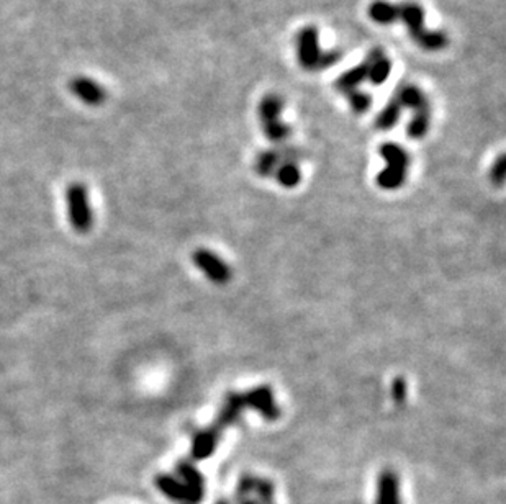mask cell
<instances>
[{
  "label": "cell",
  "mask_w": 506,
  "mask_h": 504,
  "mask_svg": "<svg viewBox=\"0 0 506 504\" xmlns=\"http://www.w3.org/2000/svg\"><path fill=\"white\" fill-rule=\"evenodd\" d=\"M303 154L300 149L297 148H279V149H269V151H262L261 154L256 157V164H254V170L261 177H272L275 169L279 168L282 162H299Z\"/></svg>",
  "instance_id": "obj_5"
},
{
  "label": "cell",
  "mask_w": 506,
  "mask_h": 504,
  "mask_svg": "<svg viewBox=\"0 0 506 504\" xmlns=\"http://www.w3.org/2000/svg\"><path fill=\"white\" fill-rule=\"evenodd\" d=\"M215 504H229V503L227 501V499H220V501H216Z\"/></svg>",
  "instance_id": "obj_28"
},
{
  "label": "cell",
  "mask_w": 506,
  "mask_h": 504,
  "mask_svg": "<svg viewBox=\"0 0 506 504\" xmlns=\"http://www.w3.org/2000/svg\"><path fill=\"white\" fill-rule=\"evenodd\" d=\"M369 59H371V66H369L367 80L378 87V85L385 84L392 74V61H390V58H387L382 48H373L369 53Z\"/></svg>",
  "instance_id": "obj_14"
},
{
  "label": "cell",
  "mask_w": 506,
  "mask_h": 504,
  "mask_svg": "<svg viewBox=\"0 0 506 504\" xmlns=\"http://www.w3.org/2000/svg\"><path fill=\"white\" fill-rule=\"evenodd\" d=\"M403 106L400 105L398 98L393 95V98L390 102H387V105L384 108L380 110V113L377 115L376 118V128L380 131H389L392 128L397 126L400 115H402Z\"/></svg>",
  "instance_id": "obj_20"
},
{
  "label": "cell",
  "mask_w": 506,
  "mask_h": 504,
  "mask_svg": "<svg viewBox=\"0 0 506 504\" xmlns=\"http://www.w3.org/2000/svg\"><path fill=\"white\" fill-rule=\"evenodd\" d=\"M156 488L169 498L171 501L177 504H189V493H187L184 483L176 475H169V473H159L154 480Z\"/></svg>",
  "instance_id": "obj_15"
},
{
  "label": "cell",
  "mask_w": 506,
  "mask_h": 504,
  "mask_svg": "<svg viewBox=\"0 0 506 504\" xmlns=\"http://www.w3.org/2000/svg\"><path fill=\"white\" fill-rule=\"evenodd\" d=\"M406 393H408V387H406L405 378H403V377L395 378L393 385H392V396H393L395 403H397V404L405 403Z\"/></svg>",
  "instance_id": "obj_26"
},
{
  "label": "cell",
  "mask_w": 506,
  "mask_h": 504,
  "mask_svg": "<svg viewBox=\"0 0 506 504\" xmlns=\"http://www.w3.org/2000/svg\"><path fill=\"white\" fill-rule=\"evenodd\" d=\"M274 177L277 182L286 189H293L301 181V172L297 162H282L277 169H275Z\"/></svg>",
  "instance_id": "obj_22"
},
{
  "label": "cell",
  "mask_w": 506,
  "mask_h": 504,
  "mask_svg": "<svg viewBox=\"0 0 506 504\" xmlns=\"http://www.w3.org/2000/svg\"><path fill=\"white\" fill-rule=\"evenodd\" d=\"M398 21L405 25L411 40H416L424 32V8L416 2L398 3Z\"/></svg>",
  "instance_id": "obj_10"
},
{
  "label": "cell",
  "mask_w": 506,
  "mask_h": 504,
  "mask_svg": "<svg viewBox=\"0 0 506 504\" xmlns=\"http://www.w3.org/2000/svg\"><path fill=\"white\" fill-rule=\"evenodd\" d=\"M262 131H264L266 138L272 141V143H282V141H286L288 136H290V128H288L282 119L262 125Z\"/></svg>",
  "instance_id": "obj_23"
},
{
  "label": "cell",
  "mask_w": 506,
  "mask_h": 504,
  "mask_svg": "<svg viewBox=\"0 0 506 504\" xmlns=\"http://www.w3.org/2000/svg\"><path fill=\"white\" fill-rule=\"evenodd\" d=\"M395 97L398 98L400 105H402L403 108H411L413 112L415 110L424 108V106H429L428 97L424 95V92L421 91L419 87H416V85H402L397 91V93H395Z\"/></svg>",
  "instance_id": "obj_18"
},
{
  "label": "cell",
  "mask_w": 506,
  "mask_h": 504,
  "mask_svg": "<svg viewBox=\"0 0 506 504\" xmlns=\"http://www.w3.org/2000/svg\"><path fill=\"white\" fill-rule=\"evenodd\" d=\"M66 202H67V218H69L72 229L80 234H86L91 231L93 225V215L86 185H82V183L79 182L71 183L66 192Z\"/></svg>",
  "instance_id": "obj_3"
},
{
  "label": "cell",
  "mask_w": 506,
  "mask_h": 504,
  "mask_svg": "<svg viewBox=\"0 0 506 504\" xmlns=\"http://www.w3.org/2000/svg\"><path fill=\"white\" fill-rule=\"evenodd\" d=\"M176 473L189 493V504L202 503L203 496H205V478L200 473V470L194 463L181 460L176 465Z\"/></svg>",
  "instance_id": "obj_7"
},
{
  "label": "cell",
  "mask_w": 506,
  "mask_h": 504,
  "mask_svg": "<svg viewBox=\"0 0 506 504\" xmlns=\"http://www.w3.org/2000/svg\"><path fill=\"white\" fill-rule=\"evenodd\" d=\"M415 41L418 43L421 49L429 51V53H436V51L444 49L449 45L448 35L441 30H424Z\"/></svg>",
  "instance_id": "obj_21"
},
{
  "label": "cell",
  "mask_w": 506,
  "mask_h": 504,
  "mask_svg": "<svg viewBox=\"0 0 506 504\" xmlns=\"http://www.w3.org/2000/svg\"><path fill=\"white\" fill-rule=\"evenodd\" d=\"M246 404L244 398H242V393H228L227 398L223 401V406H221L218 416L214 421L215 431H218L220 434H223L225 429H228L229 426H233L235 422L241 417V413L244 411Z\"/></svg>",
  "instance_id": "obj_8"
},
{
  "label": "cell",
  "mask_w": 506,
  "mask_h": 504,
  "mask_svg": "<svg viewBox=\"0 0 506 504\" xmlns=\"http://www.w3.org/2000/svg\"><path fill=\"white\" fill-rule=\"evenodd\" d=\"M246 408H253L267 421H275L280 416V408L277 406L274 398V393L269 387L262 385L256 387L253 390L242 393Z\"/></svg>",
  "instance_id": "obj_6"
},
{
  "label": "cell",
  "mask_w": 506,
  "mask_h": 504,
  "mask_svg": "<svg viewBox=\"0 0 506 504\" xmlns=\"http://www.w3.org/2000/svg\"><path fill=\"white\" fill-rule=\"evenodd\" d=\"M431 125V106L415 110L413 117L406 126V135L410 139H423L428 135Z\"/></svg>",
  "instance_id": "obj_19"
},
{
  "label": "cell",
  "mask_w": 506,
  "mask_h": 504,
  "mask_svg": "<svg viewBox=\"0 0 506 504\" xmlns=\"http://www.w3.org/2000/svg\"><path fill=\"white\" fill-rule=\"evenodd\" d=\"M505 175H506V159L505 154H500L498 159L493 162L492 169H490V181L493 185H503L505 182Z\"/></svg>",
  "instance_id": "obj_25"
},
{
  "label": "cell",
  "mask_w": 506,
  "mask_h": 504,
  "mask_svg": "<svg viewBox=\"0 0 506 504\" xmlns=\"http://www.w3.org/2000/svg\"><path fill=\"white\" fill-rule=\"evenodd\" d=\"M378 154L384 157L385 168L377 175V185L384 190H397L406 182L410 156L397 143H384L378 148Z\"/></svg>",
  "instance_id": "obj_2"
},
{
  "label": "cell",
  "mask_w": 506,
  "mask_h": 504,
  "mask_svg": "<svg viewBox=\"0 0 506 504\" xmlns=\"http://www.w3.org/2000/svg\"><path fill=\"white\" fill-rule=\"evenodd\" d=\"M376 504H402V498H400V480L393 470L387 468L378 475Z\"/></svg>",
  "instance_id": "obj_12"
},
{
  "label": "cell",
  "mask_w": 506,
  "mask_h": 504,
  "mask_svg": "<svg viewBox=\"0 0 506 504\" xmlns=\"http://www.w3.org/2000/svg\"><path fill=\"white\" fill-rule=\"evenodd\" d=\"M284 98L279 93H267V95L259 102L257 112L259 118H261V125H267V123L279 122L280 115L284 112Z\"/></svg>",
  "instance_id": "obj_16"
},
{
  "label": "cell",
  "mask_w": 506,
  "mask_h": 504,
  "mask_svg": "<svg viewBox=\"0 0 506 504\" xmlns=\"http://www.w3.org/2000/svg\"><path fill=\"white\" fill-rule=\"evenodd\" d=\"M297 59L305 71L320 72L334 66L341 59L339 51H323L320 48V35L313 25L303 27L295 38Z\"/></svg>",
  "instance_id": "obj_1"
},
{
  "label": "cell",
  "mask_w": 506,
  "mask_h": 504,
  "mask_svg": "<svg viewBox=\"0 0 506 504\" xmlns=\"http://www.w3.org/2000/svg\"><path fill=\"white\" fill-rule=\"evenodd\" d=\"M346 98H347V102H349L352 112L357 113V115L365 113L369 108H371V105H372L371 95H369L367 92L359 91V89H357V91H352V92L347 93Z\"/></svg>",
  "instance_id": "obj_24"
},
{
  "label": "cell",
  "mask_w": 506,
  "mask_h": 504,
  "mask_svg": "<svg viewBox=\"0 0 506 504\" xmlns=\"http://www.w3.org/2000/svg\"><path fill=\"white\" fill-rule=\"evenodd\" d=\"M192 259L198 271H202L205 275L216 285L228 284L231 279V271H229L228 264L225 262L220 255L208 249H197L192 254Z\"/></svg>",
  "instance_id": "obj_4"
},
{
  "label": "cell",
  "mask_w": 506,
  "mask_h": 504,
  "mask_svg": "<svg viewBox=\"0 0 506 504\" xmlns=\"http://www.w3.org/2000/svg\"><path fill=\"white\" fill-rule=\"evenodd\" d=\"M369 66H371V59H369V54H367V58H365L364 62H360V64H357V66L351 67L349 71L343 72V74L334 80L336 91L344 93V95H347V93L352 92V91H357V89H359V85L363 84L364 80H367Z\"/></svg>",
  "instance_id": "obj_13"
},
{
  "label": "cell",
  "mask_w": 506,
  "mask_h": 504,
  "mask_svg": "<svg viewBox=\"0 0 506 504\" xmlns=\"http://www.w3.org/2000/svg\"><path fill=\"white\" fill-rule=\"evenodd\" d=\"M71 92L84 104L97 106L107 100V91L91 78H76L69 84Z\"/></svg>",
  "instance_id": "obj_9"
},
{
  "label": "cell",
  "mask_w": 506,
  "mask_h": 504,
  "mask_svg": "<svg viewBox=\"0 0 506 504\" xmlns=\"http://www.w3.org/2000/svg\"><path fill=\"white\" fill-rule=\"evenodd\" d=\"M221 434L215 431L214 427H207V429L195 433L192 439V448H190V455L194 460H205L210 459L215 454L216 446H218Z\"/></svg>",
  "instance_id": "obj_11"
},
{
  "label": "cell",
  "mask_w": 506,
  "mask_h": 504,
  "mask_svg": "<svg viewBox=\"0 0 506 504\" xmlns=\"http://www.w3.org/2000/svg\"><path fill=\"white\" fill-rule=\"evenodd\" d=\"M261 504H274V498H271V499H266V501H262Z\"/></svg>",
  "instance_id": "obj_27"
},
{
  "label": "cell",
  "mask_w": 506,
  "mask_h": 504,
  "mask_svg": "<svg viewBox=\"0 0 506 504\" xmlns=\"http://www.w3.org/2000/svg\"><path fill=\"white\" fill-rule=\"evenodd\" d=\"M369 19L378 25H393L398 21V5L389 0H373L369 5Z\"/></svg>",
  "instance_id": "obj_17"
}]
</instances>
